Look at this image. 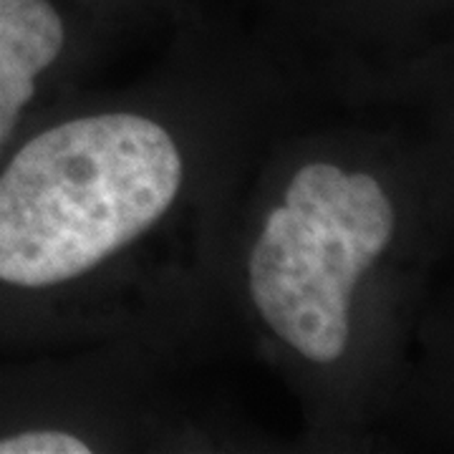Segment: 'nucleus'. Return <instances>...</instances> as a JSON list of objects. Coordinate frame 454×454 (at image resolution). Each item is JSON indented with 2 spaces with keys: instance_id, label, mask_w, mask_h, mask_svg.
Instances as JSON below:
<instances>
[{
  "instance_id": "obj_2",
  "label": "nucleus",
  "mask_w": 454,
  "mask_h": 454,
  "mask_svg": "<svg viewBox=\"0 0 454 454\" xmlns=\"http://www.w3.org/2000/svg\"><path fill=\"white\" fill-rule=\"evenodd\" d=\"M391 232L394 210L376 179L328 162L306 164L250 255L260 316L298 354L336 361L348 343L351 293Z\"/></svg>"
},
{
  "instance_id": "obj_3",
  "label": "nucleus",
  "mask_w": 454,
  "mask_h": 454,
  "mask_svg": "<svg viewBox=\"0 0 454 454\" xmlns=\"http://www.w3.org/2000/svg\"><path fill=\"white\" fill-rule=\"evenodd\" d=\"M61 49L64 23L49 0H0V149Z\"/></svg>"
},
{
  "instance_id": "obj_4",
  "label": "nucleus",
  "mask_w": 454,
  "mask_h": 454,
  "mask_svg": "<svg viewBox=\"0 0 454 454\" xmlns=\"http://www.w3.org/2000/svg\"><path fill=\"white\" fill-rule=\"evenodd\" d=\"M91 450L82 439L71 437L66 432L38 429L23 432L16 437L0 439V454H89Z\"/></svg>"
},
{
  "instance_id": "obj_1",
  "label": "nucleus",
  "mask_w": 454,
  "mask_h": 454,
  "mask_svg": "<svg viewBox=\"0 0 454 454\" xmlns=\"http://www.w3.org/2000/svg\"><path fill=\"white\" fill-rule=\"evenodd\" d=\"M179 184L177 145L145 116L38 134L0 177V280L46 288L82 276L154 225Z\"/></svg>"
}]
</instances>
